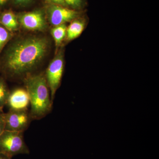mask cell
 <instances>
[{
	"label": "cell",
	"instance_id": "obj_10",
	"mask_svg": "<svg viewBox=\"0 0 159 159\" xmlns=\"http://www.w3.org/2000/svg\"><path fill=\"white\" fill-rule=\"evenodd\" d=\"M0 24L12 33L17 31L20 26L17 15L10 9L0 11Z\"/></svg>",
	"mask_w": 159,
	"mask_h": 159
},
{
	"label": "cell",
	"instance_id": "obj_18",
	"mask_svg": "<svg viewBox=\"0 0 159 159\" xmlns=\"http://www.w3.org/2000/svg\"><path fill=\"white\" fill-rule=\"evenodd\" d=\"M11 2V0H0V11L6 9V7Z\"/></svg>",
	"mask_w": 159,
	"mask_h": 159
},
{
	"label": "cell",
	"instance_id": "obj_6",
	"mask_svg": "<svg viewBox=\"0 0 159 159\" xmlns=\"http://www.w3.org/2000/svg\"><path fill=\"white\" fill-rule=\"evenodd\" d=\"M17 17L20 25L26 30L44 31L48 28L45 9L20 12Z\"/></svg>",
	"mask_w": 159,
	"mask_h": 159
},
{
	"label": "cell",
	"instance_id": "obj_16",
	"mask_svg": "<svg viewBox=\"0 0 159 159\" xmlns=\"http://www.w3.org/2000/svg\"><path fill=\"white\" fill-rule=\"evenodd\" d=\"M47 5H58L66 7L64 0H43Z\"/></svg>",
	"mask_w": 159,
	"mask_h": 159
},
{
	"label": "cell",
	"instance_id": "obj_7",
	"mask_svg": "<svg viewBox=\"0 0 159 159\" xmlns=\"http://www.w3.org/2000/svg\"><path fill=\"white\" fill-rule=\"evenodd\" d=\"M30 118L27 110H9L5 113V130L23 133L29 125Z\"/></svg>",
	"mask_w": 159,
	"mask_h": 159
},
{
	"label": "cell",
	"instance_id": "obj_4",
	"mask_svg": "<svg viewBox=\"0 0 159 159\" xmlns=\"http://www.w3.org/2000/svg\"><path fill=\"white\" fill-rule=\"evenodd\" d=\"M64 70V50L61 48L57 51L46 70L45 75L53 102L55 93L59 88Z\"/></svg>",
	"mask_w": 159,
	"mask_h": 159
},
{
	"label": "cell",
	"instance_id": "obj_3",
	"mask_svg": "<svg viewBox=\"0 0 159 159\" xmlns=\"http://www.w3.org/2000/svg\"><path fill=\"white\" fill-rule=\"evenodd\" d=\"M30 153L22 133L5 130L0 135V154L10 158Z\"/></svg>",
	"mask_w": 159,
	"mask_h": 159
},
{
	"label": "cell",
	"instance_id": "obj_1",
	"mask_svg": "<svg viewBox=\"0 0 159 159\" xmlns=\"http://www.w3.org/2000/svg\"><path fill=\"white\" fill-rule=\"evenodd\" d=\"M47 37L27 36L16 40L6 48L0 60V68L7 76H26L34 70L48 53Z\"/></svg>",
	"mask_w": 159,
	"mask_h": 159
},
{
	"label": "cell",
	"instance_id": "obj_19",
	"mask_svg": "<svg viewBox=\"0 0 159 159\" xmlns=\"http://www.w3.org/2000/svg\"><path fill=\"white\" fill-rule=\"evenodd\" d=\"M11 158L4 155L0 154V159H11Z\"/></svg>",
	"mask_w": 159,
	"mask_h": 159
},
{
	"label": "cell",
	"instance_id": "obj_12",
	"mask_svg": "<svg viewBox=\"0 0 159 159\" xmlns=\"http://www.w3.org/2000/svg\"><path fill=\"white\" fill-rule=\"evenodd\" d=\"M10 93L5 80L0 77V111L6 105Z\"/></svg>",
	"mask_w": 159,
	"mask_h": 159
},
{
	"label": "cell",
	"instance_id": "obj_11",
	"mask_svg": "<svg viewBox=\"0 0 159 159\" xmlns=\"http://www.w3.org/2000/svg\"><path fill=\"white\" fill-rule=\"evenodd\" d=\"M67 27L66 24L54 26V28L51 29V35L55 42L56 48L61 45L62 42L66 39V36Z\"/></svg>",
	"mask_w": 159,
	"mask_h": 159
},
{
	"label": "cell",
	"instance_id": "obj_17",
	"mask_svg": "<svg viewBox=\"0 0 159 159\" xmlns=\"http://www.w3.org/2000/svg\"><path fill=\"white\" fill-rule=\"evenodd\" d=\"M5 113L2 111H0V135L5 131Z\"/></svg>",
	"mask_w": 159,
	"mask_h": 159
},
{
	"label": "cell",
	"instance_id": "obj_15",
	"mask_svg": "<svg viewBox=\"0 0 159 159\" xmlns=\"http://www.w3.org/2000/svg\"><path fill=\"white\" fill-rule=\"evenodd\" d=\"M36 0H11V4L18 8H25L31 6Z\"/></svg>",
	"mask_w": 159,
	"mask_h": 159
},
{
	"label": "cell",
	"instance_id": "obj_2",
	"mask_svg": "<svg viewBox=\"0 0 159 159\" xmlns=\"http://www.w3.org/2000/svg\"><path fill=\"white\" fill-rule=\"evenodd\" d=\"M24 81L30 99V117L42 119L51 111L53 104L45 76L43 74H28Z\"/></svg>",
	"mask_w": 159,
	"mask_h": 159
},
{
	"label": "cell",
	"instance_id": "obj_14",
	"mask_svg": "<svg viewBox=\"0 0 159 159\" xmlns=\"http://www.w3.org/2000/svg\"><path fill=\"white\" fill-rule=\"evenodd\" d=\"M67 7L73 10L81 11L85 6V0H64Z\"/></svg>",
	"mask_w": 159,
	"mask_h": 159
},
{
	"label": "cell",
	"instance_id": "obj_13",
	"mask_svg": "<svg viewBox=\"0 0 159 159\" xmlns=\"http://www.w3.org/2000/svg\"><path fill=\"white\" fill-rule=\"evenodd\" d=\"M13 33L7 30L0 24V54L3 51L5 46L13 37Z\"/></svg>",
	"mask_w": 159,
	"mask_h": 159
},
{
	"label": "cell",
	"instance_id": "obj_9",
	"mask_svg": "<svg viewBox=\"0 0 159 159\" xmlns=\"http://www.w3.org/2000/svg\"><path fill=\"white\" fill-rule=\"evenodd\" d=\"M70 23L67 27L66 39L67 42L73 40L80 36L85 28L86 20L80 16Z\"/></svg>",
	"mask_w": 159,
	"mask_h": 159
},
{
	"label": "cell",
	"instance_id": "obj_5",
	"mask_svg": "<svg viewBox=\"0 0 159 159\" xmlns=\"http://www.w3.org/2000/svg\"><path fill=\"white\" fill-rule=\"evenodd\" d=\"M45 10L47 19L54 26L70 22L81 16L83 13L81 11H77L65 6L51 4L47 5Z\"/></svg>",
	"mask_w": 159,
	"mask_h": 159
},
{
	"label": "cell",
	"instance_id": "obj_8",
	"mask_svg": "<svg viewBox=\"0 0 159 159\" xmlns=\"http://www.w3.org/2000/svg\"><path fill=\"white\" fill-rule=\"evenodd\" d=\"M30 99L26 89H17L9 93L6 105L10 110H27Z\"/></svg>",
	"mask_w": 159,
	"mask_h": 159
}]
</instances>
